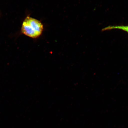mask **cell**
<instances>
[{
	"instance_id": "obj_2",
	"label": "cell",
	"mask_w": 128,
	"mask_h": 128,
	"mask_svg": "<svg viewBox=\"0 0 128 128\" xmlns=\"http://www.w3.org/2000/svg\"><path fill=\"white\" fill-rule=\"evenodd\" d=\"M113 29H118L123 30L128 33V26H112L105 28L102 31L110 30Z\"/></svg>"
},
{
	"instance_id": "obj_1",
	"label": "cell",
	"mask_w": 128,
	"mask_h": 128,
	"mask_svg": "<svg viewBox=\"0 0 128 128\" xmlns=\"http://www.w3.org/2000/svg\"><path fill=\"white\" fill-rule=\"evenodd\" d=\"M44 29V26L40 21L28 16L22 24V32L30 38H36L42 34Z\"/></svg>"
}]
</instances>
